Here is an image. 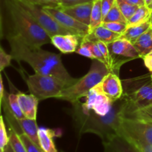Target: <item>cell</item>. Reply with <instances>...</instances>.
<instances>
[{
  "label": "cell",
  "mask_w": 152,
  "mask_h": 152,
  "mask_svg": "<svg viewBox=\"0 0 152 152\" xmlns=\"http://www.w3.org/2000/svg\"><path fill=\"white\" fill-rule=\"evenodd\" d=\"M4 152H14L13 151V148H12L11 145H10V143L7 144V146L5 147V148H4Z\"/></svg>",
  "instance_id": "b9f144b4"
},
{
  "label": "cell",
  "mask_w": 152,
  "mask_h": 152,
  "mask_svg": "<svg viewBox=\"0 0 152 152\" xmlns=\"http://www.w3.org/2000/svg\"><path fill=\"white\" fill-rule=\"evenodd\" d=\"M126 137L129 138L132 142H133L141 150L142 152H152V145L148 143V142H146L144 140H141L136 137Z\"/></svg>",
  "instance_id": "4dcf8cb0"
},
{
  "label": "cell",
  "mask_w": 152,
  "mask_h": 152,
  "mask_svg": "<svg viewBox=\"0 0 152 152\" xmlns=\"http://www.w3.org/2000/svg\"><path fill=\"white\" fill-rule=\"evenodd\" d=\"M18 100L25 118L37 120V108L39 99L34 95L24 93L17 94Z\"/></svg>",
  "instance_id": "2e32d148"
},
{
  "label": "cell",
  "mask_w": 152,
  "mask_h": 152,
  "mask_svg": "<svg viewBox=\"0 0 152 152\" xmlns=\"http://www.w3.org/2000/svg\"><path fill=\"white\" fill-rule=\"evenodd\" d=\"M42 152H44V151H42Z\"/></svg>",
  "instance_id": "f907efd6"
},
{
  "label": "cell",
  "mask_w": 152,
  "mask_h": 152,
  "mask_svg": "<svg viewBox=\"0 0 152 152\" xmlns=\"http://www.w3.org/2000/svg\"><path fill=\"white\" fill-rule=\"evenodd\" d=\"M9 143L14 152H27L26 148L21 140L19 134L13 129H10Z\"/></svg>",
  "instance_id": "4316f807"
},
{
  "label": "cell",
  "mask_w": 152,
  "mask_h": 152,
  "mask_svg": "<svg viewBox=\"0 0 152 152\" xmlns=\"http://www.w3.org/2000/svg\"><path fill=\"white\" fill-rule=\"evenodd\" d=\"M126 1L132 3V4H136V5H138V6H142L145 4V1H144V0H126Z\"/></svg>",
  "instance_id": "ab89813d"
},
{
  "label": "cell",
  "mask_w": 152,
  "mask_h": 152,
  "mask_svg": "<svg viewBox=\"0 0 152 152\" xmlns=\"http://www.w3.org/2000/svg\"><path fill=\"white\" fill-rule=\"evenodd\" d=\"M13 25L12 34L19 35L28 44L42 47L50 43V37L32 15L16 0H3Z\"/></svg>",
  "instance_id": "3957f363"
},
{
  "label": "cell",
  "mask_w": 152,
  "mask_h": 152,
  "mask_svg": "<svg viewBox=\"0 0 152 152\" xmlns=\"http://www.w3.org/2000/svg\"><path fill=\"white\" fill-rule=\"evenodd\" d=\"M104 152H142L141 150L123 134H117L102 141Z\"/></svg>",
  "instance_id": "7c38bea8"
},
{
  "label": "cell",
  "mask_w": 152,
  "mask_h": 152,
  "mask_svg": "<svg viewBox=\"0 0 152 152\" xmlns=\"http://www.w3.org/2000/svg\"><path fill=\"white\" fill-rule=\"evenodd\" d=\"M93 4L94 1H92L83 4H76V5L68 6V7H63L60 5L59 7L67 14L70 15L77 21L89 27L91 23V16Z\"/></svg>",
  "instance_id": "9a60e30c"
},
{
  "label": "cell",
  "mask_w": 152,
  "mask_h": 152,
  "mask_svg": "<svg viewBox=\"0 0 152 152\" xmlns=\"http://www.w3.org/2000/svg\"><path fill=\"white\" fill-rule=\"evenodd\" d=\"M58 1H59V0H58Z\"/></svg>",
  "instance_id": "c3c4849f"
},
{
  "label": "cell",
  "mask_w": 152,
  "mask_h": 152,
  "mask_svg": "<svg viewBox=\"0 0 152 152\" xmlns=\"http://www.w3.org/2000/svg\"><path fill=\"white\" fill-rule=\"evenodd\" d=\"M124 94L137 109L140 110L152 105V83L151 75L126 80Z\"/></svg>",
  "instance_id": "8992f818"
},
{
  "label": "cell",
  "mask_w": 152,
  "mask_h": 152,
  "mask_svg": "<svg viewBox=\"0 0 152 152\" xmlns=\"http://www.w3.org/2000/svg\"><path fill=\"white\" fill-rule=\"evenodd\" d=\"M100 86L104 94L114 102L120 99L124 93L122 81L114 72L108 73L102 80Z\"/></svg>",
  "instance_id": "4fadbf2b"
},
{
  "label": "cell",
  "mask_w": 152,
  "mask_h": 152,
  "mask_svg": "<svg viewBox=\"0 0 152 152\" xmlns=\"http://www.w3.org/2000/svg\"><path fill=\"white\" fill-rule=\"evenodd\" d=\"M94 1V0H59V5L63 7L76 5V4H83V3L89 2V1Z\"/></svg>",
  "instance_id": "e575fe53"
},
{
  "label": "cell",
  "mask_w": 152,
  "mask_h": 152,
  "mask_svg": "<svg viewBox=\"0 0 152 152\" xmlns=\"http://www.w3.org/2000/svg\"><path fill=\"white\" fill-rule=\"evenodd\" d=\"M121 22V23L127 24V19L125 18L122 12L120 11V8L117 6V2L114 4L108 14L103 19L102 22Z\"/></svg>",
  "instance_id": "d4e9b609"
},
{
  "label": "cell",
  "mask_w": 152,
  "mask_h": 152,
  "mask_svg": "<svg viewBox=\"0 0 152 152\" xmlns=\"http://www.w3.org/2000/svg\"><path fill=\"white\" fill-rule=\"evenodd\" d=\"M151 83H152V72H151Z\"/></svg>",
  "instance_id": "bcb514c9"
},
{
  "label": "cell",
  "mask_w": 152,
  "mask_h": 152,
  "mask_svg": "<svg viewBox=\"0 0 152 152\" xmlns=\"http://www.w3.org/2000/svg\"><path fill=\"white\" fill-rule=\"evenodd\" d=\"M151 1H152V0H145V4L147 6V7H148V6L151 4Z\"/></svg>",
  "instance_id": "7bdbcfd3"
},
{
  "label": "cell",
  "mask_w": 152,
  "mask_h": 152,
  "mask_svg": "<svg viewBox=\"0 0 152 152\" xmlns=\"http://www.w3.org/2000/svg\"><path fill=\"white\" fill-rule=\"evenodd\" d=\"M56 132L53 129L42 127L39 129V141L41 149L44 152H57L53 137Z\"/></svg>",
  "instance_id": "ac0fdd59"
},
{
  "label": "cell",
  "mask_w": 152,
  "mask_h": 152,
  "mask_svg": "<svg viewBox=\"0 0 152 152\" xmlns=\"http://www.w3.org/2000/svg\"><path fill=\"white\" fill-rule=\"evenodd\" d=\"M83 37L77 34H57L50 38V43L62 53L77 52Z\"/></svg>",
  "instance_id": "8fae6325"
},
{
  "label": "cell",
  "mask_w": 152,
  "mask_h": 152,
  "mask_svg": "<svg viewBox=\"0 0 152 152\" xmlns=\"http://www.w3.org/2000/svg\"><path fill=\"white\" fill-rule=\"evenodd\" d=\"M138 111H139L141 114L145 116V117L152 118V105H149V106L145 107V108H142V109L138 110Z\"/></svg>",
  "instance_id": "8d00e7d4"
},
{
  "label": "cell",
  "mask_w": 152,
  "mask_h": 152,
  "mask_svg": "<svg viewBox=\"0 0 152 152\" xmlns=\"http://www.w3.org/2000/svg\"><path fill=\"white\" fill-rule=\"evenodd\" d=\"M116 2H117V4L120 8V11L122 12L125 18L127 19V22L128 20L133 16L135 11L140 7L136 4H133L129 2L126 0H116Z\"/></svg>",
  "instance_id": "484cf974"
},
{
  "label": "cell",
  "mask_w": 152,
  "mask_h": 152,
  "mask_svg": "<svg viewBox=\"0 0 152 152\" xmlns=\"http://www.w3.org/2000/svg\"><path fill=\"white\" fill-rule=\"evenodd\" d=\"M71 104L72 107L68 112L79 134H94L102 141L120 134L123 118L138 116V110L124 93L120 99L114 102L111 111L105 116H99L91 111L84 110L80 105V100Z\"/></svg>",
  "instance_id": "6da1fadb"
},
{
  "label": "cell",
  "mask_w": 152,
  "mask_h": 152,
  "mask_svg": "<svg viewBox=\"0 0 152 152\" xmlns=\"http://www.w3.org/2000/svg\"><path fill=\"white\" fill-rule=\"evenodd\" d=\"M12 59H13L12 55L7 53L2 48H0V71H4V68L10 66Z\"/></svg>",
  "instance_id": "1f68e13d"
},
{
  "label": "cell",
  "mask_w": 152,
  "mask_h": 152,
  "mask_svg": "<svg viewBox=\"0 0 152 152\" xmlns=\"http://www.w3.org/2000/svg\"><path fill=\"white\" fill-rule=\"evenodd\" d=\"M16 1L32 15L33 17L48 33L50 38L53 36L57 34H74L61 25L51 15L49 14L45 10L43 6L34 4L26 0H16Z\"/></svg>",
  "instance_id": "52a82bcc"
},
{
  "label": "cell",
  "mask_w": 152,
  "mask_h": 152,
  "mask_svg": "<svg viewBox=\"0 0 152 152\" xmlns=\"http://www.w3.org/2000/svg\"><path fill=\"white\" fill-rule=\"evenodd\" d=\"M102 0H94L92 7L91 16V23L89 25L88 34L94 31L95 28L102 25Z\"/></svg>",
  "instance_id": "603a6c76"
},
{
  "label": "cell",
  "mask_w": 152,
  "mask_h": 152,
  "mask_svg": "<svg viewBox=\"0 0 152 152\" xmlns=\"http://www.w3.org/2000/svg\"><path fill=\"white\" fill-rule=\"evenodd\" d=\"M8 107L10 112L13 114L16 119L20 120V119L25 118V115L21 109L20 105H19V100H18L17 94L12 93L8 95Z\"/></svg>",
  "instance_id": "cb8c5ba5"
},
{
  "label": "cell",
  "mask_w": 152,
  "mask_h": 152,
  "mask_svg": "<svg viewBox=\"0 0 152 152\" xmlns=\"http://www.w3.org/2000/svg\"><path fill=\"white\" fill-rule=\"evenodd\" d=\"M151 32H152V28H151Z\"/></svg>",
  "instance_id": "7dc6e473"
},
{
  "label": "cell",
  "mask_w": 152,
  "mask_h": 152,
  "mask_svg": "<svg viewBox=\"0 0 152 152\" xmlns=\"http://www.w3.org/2000/svg\"><path fill=\"white\" fill-rule=\"evenodd\" d=\"M152 27L151 20L147 21L144 23L140 24L137 25L128 27L126 31L122 35V37L126 39L129 42L134 44L144 33L150 29Z\"/></svg>",
  "instance_id": "ffe728a7"
},
{
  "label": "cell",
  "mask_w": 152,
  "mask_h": 152,
  "mask_svg": "<svg viewBox=\"0 0 152 152\" xmlns=\"http://www.w3.org/2000/svg\"><path fill=\"white\" fill-rule=\"evenodd\" d=\"M90 41H91V40H90ZM91 47L92 53H93L95 59H97V60L100 61V62H102V63H104L105 65H106L107 67H108L106 60H105V57H104L103 54H102V52H101L100 49H99V47H98L97 43H96V42L91 41Z\"/></svg>",
  "instance_id": "d6a6232c"
},
{
  "label": "cell",
  "mask_w": 152,
  "mask_h": 152,
  "mask_svg": "<svg viewBox=\"0 0 152 152\" xmlns=\"http://www.w3.org/2000/svg\"><path fill=\"white\" fill-rule=\"evenodd\" d=\"M102 25H103L104 27H105V28H108V29L112 31L113 32L118 33V34H123L128 28L127 24L117 22H102Z\"/></svg>",
  "instance_id": "f546056e"
},
{
  "label": "cell",
  "mask_w": 152,
  "mask_h": 152,
  "mask_svg": "<svg viewBox=\"0 0 152 152\" xmlns=\"http://www.w3.org/2000/svg\"><path fill=\"white\" fill-rule=\"evenodd\" d=\"M151 10L145 4L140 6L133 16L128 20V27L137 25L149 21L151 19Z\"/></svg>",
  "instance_id": "7402d4cb"
},
{
  "label": "cell",
  "mask_w": 152,
  "mask_h": 152,
  "mask_svg": "<svg viewBox=\"0 0 152 152\" xmlns=\"http://www.w3.org/2000/svg\"><path fill=\"white\" fill-rule=\"evenodd\" d=\"M122 35L123 34L113 32L112 31L101 25L95 28L93 32L86 35V37L91 41L102 42L106 44H109V43L113 42L115 40L120 39Z\"/></svg>",
  "instance_id": "e0dca14e"
},
{
  "label": "cell",
  "mask_w": 152,
  "mask_h": 152,
  "mask_svg": "<svg viewBox=\"0 0 152 152\" xmlns=\"http://www.w3.org/2000/svg\"><path fill=\"white\" fill-rule=\"evenodd\" d=\"M107 45L111 56H122L127 58L129 60L140 58L139 53L134 45L122 37L113 42Z\"/></svg>",
  "instance_id": "5bb4252c"
},
{
  "label": "cell",
  "mask_w": 152,
  "mask_h": 152,
  "mask_svg": "<svg viewBox=\"0 0 152 152\" xmlns=\"http://www.w3.org/2000/svg\"><path fill=\"white\" fill-rule=\"evenodd\" d=\"M25 80L30 94L37 96L39 100L48 98L58 99L62 91L68 88L65 82L53 76L35 73Z\"/></svg>",
  "instance_id": "5b68a950"
},
{
  "label": "cell",
  "mask_w": 152,
  "mask_h": 152,
  "mask_svg": "<svg viewBox=\"0 0 152 152\" xmlns=\"http://www.w3.org/2000/svg\"><path fill=\"white\" fill-rule=\"evenodd\" d=\"M19 137H20L21 140L23 142L24 145L26 148L27 152H42V150L41 149L39 146L34 143L26 134L22 133L19 134Z\"/></svg>",
  "instance_id": "f1b7e54d"
},
{
  "label": "cell",
  "mask_w": 152,
  "mask_h": 152,
  "mask_svg": "<svg viewBox=\"0 0 152 152\" xmlns=\"http://www.w3.org/2000/svg\"><path fill=\"white\" fill-rule=\"evenodd\" d=\"M26 1H31V2L34 3V4H40L42 6H47L45 4V3L43 2L42 0H26Z\"/></svg>",
  "instance_id": "60d3db41"
},
{
  "label": "cell",
  "mask_w": 152,
  "mask_h": 152,
  "mask_svg": "<svg viewBox=\"0 0 152 152\" xmlns=\"http://www.w3.org/2000/svg\"><path fill=\"white\" fill-rule=\"evenodd\" d=\"M150 20H151V22L152 24V12H151V19H150Z\"/></svg>",
  "instance_id": "f6af8a7d"
},
{
  "label": "cell",
  "mask_w": 152,
  "mask_h": 152,
  "mask_svg": "<svg viewBox=\"0 0 152 152\" xmlns=\"http://www.w3.org/2000/svg\"><path fill=\"white\" fill-rule=\"evenodd\" d=\"M17 123L20 129L21 132L26 134L34 143L40 147L39 141V129L37 123V120L23 118L17 120Z\"/></svg>",
  "instance_id": "d6986e66"
},
{
  "label": "cell",
  "mask_w": 152,
  "mask_h": 152,
  "mask_svg": "<svg viewBox=\"0 0 152 152\" xmlns=\"http://www.w3.org/2000/svg\"><path fill=\"white\" fill-rule=\"evenodd\" d=\"M142 59H143L144 64H145V67H146V68H148L151 73L152 72V51L151 53H148V55L144 56Z\"/></svg>",
  "instance_id": "d590c367"
},
{
  "label": "cell",
  "mask_w": 152,
  "mask_h": 152,
  "mask_svg": "<svg viewBox=\"0 0 152 152\" xmlns=\"http://www.w3.org/2000/svg\"><path fill=\"white\" fill-rule=\"evenodd\" d=\"M86 98L85 102L80 101L82 108L84 110L91 111L99 116L107 115L111 111L114 103V101L102 91L100 83L91 89Z\"/></svg>",
  "instance_id": "9c48e42d"
},
{
  "label": "cell",
  "mask_w": 152,
  "mask_h": 152,
  "mask_svg": "<svg viewBox=\"0 0 152 152\" xmlns=\"http://www.w3.org/2000/svg\"><path fill=\"white\" fill-rule=\"evenodd\" d=\"M5 94H6V92H5V91H4L2 77H0V100H1V99L4 98Z\"/></svg>",
  "instance_id": "74e56055"
},
{
  "label": "cell",
  "mask_w": 152,
  "mask_h": 152,
  "mask_svg": "<svg viewBox=\"0 0 152 152\" xmlns=\"http://www.w3.org/2000/svg\"><path fill=\"white\" fill-rule=\"evenodd\" d=\"M116 0H102V19H105L106 15L115 4Z\"/></svg>",
  "instance_id": "836d02e7"
},
{
  "label": "cell",
  "mask_w": 152,
  "mask_h": 152,
  "mask_svg": "<svg viewBox=\"0 0 152 152\" xmlns=\"http://www.w3.org/2000/svg\"><path fill=\"white\" fill-rule=\"evenodd\" d=\"M9 143V134L6 131V126L2 116L0 117V151H4Z\"/></svg>",
  "instance_id": "83f0119b"
},
{
  "label": "cell",
  "mask_w": 152,
  "mask_h": 152,
  "mask_svg": "<svg viewBox=\"0 0 152 152\" xmlns=\"http://www.w3.org/2000/svg\"><path fill=\"white\" fill-rule=\"evenodd\" d=\"M151 28L146 32L144 33L133 44L142 59L152 51Z\"/></svg>",
  "instance_id": "44dd1931"
},
{
  "label": "cell",
  "mask_w": 152,
  "mask_h": 152,
  "mask_svg": "<svg viewBox=\"0 0 152 152\" xmlns=\"http://www.w3.org/2000/svg\"><path fill=\"white\" fill-rule=\"evenodd\" d=\"M6 38L10 45L13 59L19 62H26L37 74L53 76L65 82L68 87L78 80L68 72L62 63L60 54L45 50L42 47L31 45L20 36L12 33H9Z\"/></svg>",
  "instance_id": "7a4b0ae2"
},
{
  "label": "cell",
  "mask_w": 152,
  "mask_h": 152,
  "mask_svg": "<svg viewBox=\"0 0 152 152\" xmlns=\"http://www.w3.org/2000/svg\"><path fill=\"white\" fill-rule=\"evenodd\" d=\"M120 134L144 140L152 145V118L141 115L125 117L122 120Z\"/></svg>",
  "instance_id": "ba28073f"
},
{
  "label": "cell",
  "mask_w": 152,
  "mask_h": 152,
  "mask_svg": "<svg viewBox=\"0 0 152 152\" xmlns=\"http://www.w3.org/2000/svg\"><path fill=\"white\" fill-rule=\"evenodd\" d=\"M45 10L51 15L61 25L71 31L72 34H77L82 37L88 34L89 27L77 21L72 16L67 14L58 6H43Z\"/></svg>",
  "instance_id": "30bf717a"
},
{
  "label": "cell",
  "mask_w": 152,
  "mask_h": 152,
  "mask_svg": "<svg viewBox=\"0 0 152 152\" xmlns=\"http://www.w3.org/2000/svg\"><path fill=\"white\" fill-rule=\"evenodd\" d=\"M111 72L104 63L97 59H92L88 72L78 79L72 86L64 89L58 99L73 103L86 96L91 89L102 82L104 77Z\"/></svg>",
  "instance_id": "277c9868"
},
{
  "label": "cell",
  "mask_w": 152,
  "mask_h": 152,
  "mask_svg": "<svg viewBox=\"0 0 152 152\" xmlns=\"http://www.w3.org/2000/svg\"><path fill=\"white\" fill-rule=\"evenodd\" d=\"M144 1H145V0H144Z\"/></svg>",
  "instance_id": "681fc988"
},
{
  "label": "cell",
  "mask_w": 152,
  "mask_h": 152,
  "mask_svg": "<svg viewBox=\"0 0 152 152\" xmlns=\"http://www.w3.org/2000/svg\"><path fill=\"white\" fill-rule=\"evenodd\" d=\"M148 8L150 9V10H151V12H152V1H151V4H150L148 6Z\"/></svg>",
  "instance_id": "ee69618b"
},
{
  "label": "cell",
  "mask_w": 152,
  "mask_h": 152,
  "mask_svg": "<svg viewBox=\"0 0 152 152\" xmlns=\"http://www.w3.org/2000/svg\"><path fill=\"white\" fill-rule=\"evenodd\" d=\"M45 3L47 6H58L59 5V1L58 0H42Z\"/></svg>",
  "instance_id": "f35d334b"
}]
</instances>
